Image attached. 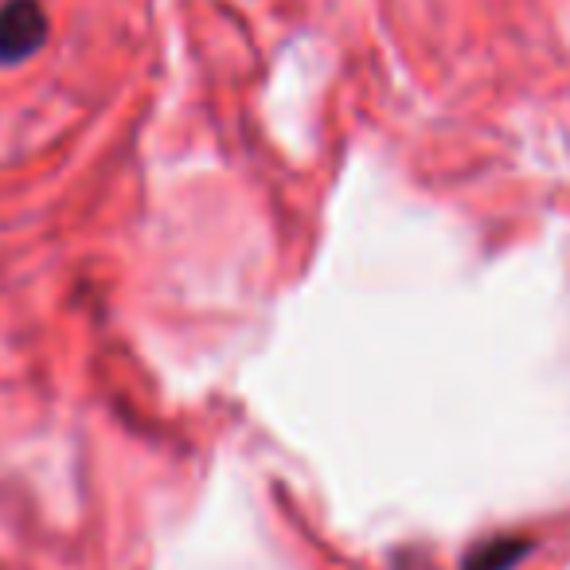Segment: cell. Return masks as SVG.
Masks as SVG:
<instances>
[{
    "instance_id": "1",
    "label": "cell",
    "mask_w": 570,
    "mask_h": 570,
    "mask_svg": "<svg viewBox=\"0 0 570 570\" xmlns=\"http://www.w3.org/2000/svg\"><path fill=\"white\" fill-rule=\"evenodd\" d=\"M48 40V12L40 0H9L0 4V63H24Z\"/></svg>"
},
{
    "instance_id": "2",
    "label": "cell",
    "mask_w": 570,
    "mask_h": 570,
    "mask_svg": "<svg viewBox=\"0 0 570 570\" xmlns=\"http://www.w3.org/2000/svg\"><path fill=\"white\" fill-rule=\"evenodd\" d=\"M528 554V539H492L465 559V570H508Z\"/></svg>"
}]
</instances>
